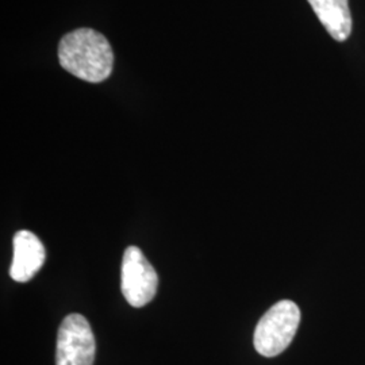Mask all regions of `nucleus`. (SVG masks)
Masks as SVG:
<instances>
[{
    "instance_id": "f257e3e1",
    "label": "nucleus",
    "mask_w": 365,
    "mask_h": 365,
    "mask_svg": "<svg viewBox=\"0 0 365 365\" xmlns=\"http://www.w3.org/2000/svg\"><path fill=\"white\" fill-rule=\"evenodd\" d=\"M58 61L78 78L102 83L113 72L114 53L103 34L92 29H78L60 41Z\"/></svg>"
},
{
    "instance_id": "f03ea898",
    "label": "nucleus",
    "mask_w": 365,
    "mask_h": 365,
    "mask_svg": "<svg viewBox=\"0 0 365 365\" xmlns=\"http://www.w3.org/2000/svg\"><path fill=\"white\" fill-rule=\"evenodd\" d=\"M300 310L292 300H280L261 317L253 336L256 351L264 357L284 352L295 337Z\"/></svg>"
},
{
    "instance_id": "7ed1b4c3",
    "label": "nucleus",
    "mask_w": 365,
    "mask_h": 365,
    "mask_svg": "<svg viewBox=\"0 0 365 365\" xmlns=\"http://www.w3.org/2000/svg\"><path fill=\"white\" fill-rule=\"evenodd\" d=\"M158 287V276L141 249L125 250L120 272V288L125 299L133 307H144L152 302Z\"/></svg>"
},
{
    "instance_id": "20e7f679",
    "label": "nucleus",
    "mask_w": 365,
    "mask_h": 365,
    "mask_svg": "<svg viewBox=\"0 0 365 365\" xmlns=\"http://www.w3.org/2000/svg\"><path fill=\"white\" fill-rule=\"evenodd\" d=\"M95 349V337L88 321L80 314L66 315L57 334L56 365H92Z\"/></svg>"
},
{
    "instance_id": "39448f33",
    "label": "nucleus",
    "mask_w": 365,
    "mask_h": 365,
    "mask_svg": "<svg viewBox=\"0 0 365 365\" xmlns=\"http://www.w3.org/2000/svg\"><path fill=\"white\" fill-rule=\"evenodd\" d=\"M45 261V248L38 237L21 230L14 237V257L10 267V276L18 283L31 280Z\"/></svg>"
},
{
    "instance_id": "423d86ee",
    "label": "nucleus",
    "mask_w": 365,
    "mask_h": 365,
    "mask_svg": "<svg viewBox=\"0 0 365 365\" xmlns=\"http://www.w3.org/2000/svg\"><path fill=\"white\" fill-rule=\"evenodd\" d=\"M327 33L344 42L352 33V15L348 0H307Z\"/></svg>"
}]
</instances>
